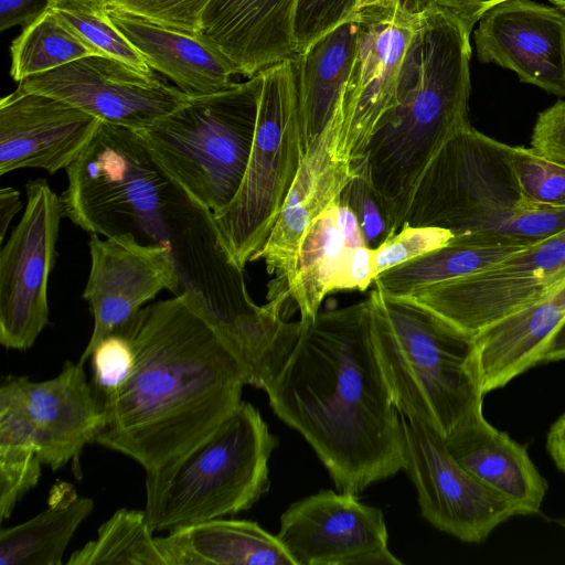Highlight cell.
<instances>
[{
  "instance_id": "1",
  "label": "cell",
  "mask_w": 565,
  "mask_h": 565,
  "mask_svg": "<svg viewBox=\"0 0 565 565\" xmlns=\"http://www.w3.org/2000/svg\"><path fill=\"white\" fill-rule=\"evenodd\" d=\"M65 170L63 215L89 234L166 247L181 295L228 351L253 353L274 338L278 308L254 302L213 212L162 168L139 131L100 121Z\"/></svg>"
},
{
  "instance_id": "2",
  "label": "cell",
  "mask_w": 565,
  "mask_h": 565,
  "mask_svg": "<svg viewBox=\"0 0 565 565\" xmlns=\"http://www.w3.org/2000/svg\"><path fill=\"white\" fill-rule=\"evenodd\" d=\"M265 390L302 435L338 491L359 494L405 468L404 425L379 365L367 298L319 311Z\"/></svg>"
},
{
  "instance_id": "3",
  "label": "cell",
  "mask_w": 565,
  "mask_h": 565,
  "mask_svg": "<svg viewBox=\"0 0 565 565\" xmlns=\"http://www.w3.org/2000/svg\"><path fill=\"white\" fill-rule=\"evenodd\" d=\"M114 331L131 343L126 382L100 398L94 444L146 471L180 457L241 403L245 373L186 294L143 306Z\"/></svg>"
},
{
  "instance_id": "4",
  "label": "cell",
  "mask_w": 565,
  "mask_h": 565,
  "mask_svg": "<svg viewBox=\"0 0 565 565\" xmlns=\"http://www.w3.org/2000/svg\"><path fill=\"white\" fill-rule=\"evenodd\" d=\"M471 33L449 11L430 7L422 24V52L414 60L398 104L377 126L353 167L386 205L395 234L425 169L469 124Z\"/></svg>"
},
{
  "instance_id": "5",
  "label": "cell",
  "mask_w": 565,
  "mask_h": 565,
  "mask_svg": "<svg viewBox=\"0 0 565 565\" xmlns=\"http://www.w3.org/2000/svg\"><path fill=\"white\" fill-rule=\"evenodd\" d=\"M511 148L470 122L461 127L425 169L403 224L439 227L452 234L450 242L487 246H529L564 231L565 210L524 200Z\"/></svg>"
},
{
  "instance_id": "6",
  "label": "cell",
  "mask_w": 565,
  "mask_h": 565,
  "mask_svg": "<svg viewBox=\"0 0 565 565\" xmlns=\"http://www.w3.org/2000/svg\"><path fill=\"white\" fill-rule=\"evenodd\" d=\"M374 352L402 415L444 438L482 409L475 337L377 286L367 296Z\"/></svg>"
},
{
  "instance_id": "7",
  "label": "cell",
  "mask_w": 565,
  "mask_h": 565,
  "mask_svg": "<svg viewBox=\"0 0 565 565\" xmlns=\"http://www.w3.org/2000/svg\"><path fill=\"white\" fill-rule=\"evenodd\" d=\"M258 409L241 401L203 440L146 471V507L153 532L236 514L269 490L268 461L278 446Z\"/></svg>"
},
{
  "instance_id": "8",
  "label": "cell",
  "mask_w": 565,
  "mask_h": 565,
  "mask_svg": "<svg viewBox=\"0 0 565 565\" xmlns=\"http://www.w3.org/2000/svg\"><path fill=\"white\" fill-rule=\"evenodd\" d=\"M258 74L226 89L191 95L139 131L162 168L213 214L236 195L252 151Z\"/></svg>"
},
{
  "instance_id": "9",
  "label": "cell",
  "mask_w": 565,
  "mask_h": 565,
  "mask_svg": "<svg viewBox=\"0 0 565 565\" xmlns=\"http://www.w3.org/2000/svg\"><path fill=\"white\" fill-rule=\"evenodd\" d=\"M256 131L239 189L214 214L233 262L245 268L267 241L305 154L297 55L262 72Z\"/></svg>"
},
{
  "instance_id": "10",
  "label": "cell",
  "mask_w": 565,
  "mask_h": 565,
  "mask_svg": "<svg viewBox=\"0 0 565 565\" xmlns=\"http://www.w3.org/2000/svg\"><path fill=\"white\" fill-rule=\"evenodd\" d=\"M565 284V230L512 253L499 263L406 298L476 335L541 301Z\"/></svg>"
},
{
  "instance_id": "11",
  "label": "cell",
  "mask_w": 565,
  "mask_h": 565,
  "mask_svg": "<svg viewBox=\"0 0 565 565\" xmlns=\"http://www.w3.org/2000/svg\"><path fill=\"white\" fill-rule=\"evenodd\" d=\"M428 1L396 0L354 14L359 24L356 55L339 97L352 168L382 119L398 104L406 54Z\"/></svg>"
},
{
  "instance_id": "12",
  "label": "cell",
  "mask_w": 565,
  "mask_h": 565,
  "mask_svg": "<svg viewBox=\"0 0 565 565\" xmlns=\"http://www.w3.org/2000/svg\"><path fill=\"white\" fill-rule=\"evenodd\" d=\"M26 204L0 252V343L26 350L49 322L47 282L64 216L45 179L25 184Z\"/></svg>"
},
{
  "instance_id": "13",
  "label": "cell",
  "mask_w": 565,
  "mask_h": 565,
  "mask_svg": "<svg viewBox=\"0 0 565 565\" xmlns=\"http://www.w3.org/2000/svg\"><path fill=\"white\" fill-rule=\"evenodd\" d=\"M406 441L404 470L413 481L422 515L437 530L466 543H481L516 515L512 504L470 475L444 437L401 414Z\"/></svg>"
},
{
  "instance_id": "14",
  "label": "cell",
  "mask_w": 565,
  "mask_h": 565,
  "mask_svg": "<svg viewBox=\"0 0 565 565\" xmlns=\"http://www.w3.org/2000/svg\"><path fill=\"white\" fill-rule=\"evenodd\" d=\"M18 87L64 100L100 121L145 130L191 94L117 60L92 55L30 76Z\"/></svg>"
},
{
  "instance_id": "15",
  "label": "cell",
  "mask_w": 565,
  "mask_h": 565,
  "mask_svg": "<svg viewBox=\"0 0 565 565\" xmlns=\"http://www.w3.org/2000/svg\"><path fill=\"white\" fill-rule=\"evenodd\" d=\"M295 565H402L388 548L381 509L332 490L302 498L280 516L276 535Z\"/></svg>"
},
{
  "instance_id": "16",
  "label": "cell",
  "mask_w": 565,
  "mask_h": 565,
  "mask_svg": "<svg viewBox=\"0 0 565 565\" xmlns=\"http://www.w3.org/2000/svg\"><path fill=\"white\" fill-rule=\"evenodd\" d=\"M90 270L83 298L88 302L94 328L79 358L84 364L95 347L117 327L131 319L160 291L182 294L168 249L141 244L130 236L90 234Z\"/></svg>"
},
{
  "instance_id": "17",
  "label": "cell",
  "mask_w": 565,
  "mask_h": 565,
  "mask_svg": "<svg viewBox=\"0 0 565 565\" xmlns=\"http://www.w3.org/2000/svg\"><path fill=\"white\" fill-rule=\"evenodd\" d=\"M354 175L347 148L344 115L338 99L328 125L302 157L275 226L252 260L264 259L268 274L278 276L268 296L286 291L306 232L339 199Z\"/></svg>"
},
{
  "instance_id": "18",
  "label": "cell",
  "mask_w": 565,
  "mask_h": 565,
  "mask_svg": "<svg viewBox=\"0 0 565 565\" xmlns=\"http://www.w3.org/2000/svg\"><path fill=\"white\" fill-rule=\"evenodd\" d=\"M477 57L513 71L521 82L565 96V14L531 0H509L478 21Z\"/></svg>"
},
{
  "instance_id": "19",
  "label": "cell",
  "mask_w": 565,
  "mask_h": 565,
  "mask_svg": "<svg viewBox=\"0 0 565 565\" xmlns=\"http://www.w3.org/2000/svg\"><path fill=\"white\" fill-rule=\"evenodd\" d=\"M100 120L56 97L19 87L0 100V174L66 169L95 135Z\"/></svg>"
},
{
  "instance_id": "20",
  "label": "cell",
  "mask_w": 565,
  "mask_h": 565,
  "mask_svg": "<svg viewBox=\"0 0 565 565\" xmlns=\"http://www.w3.org/2000/svg\"><path fill=\"white\" fill-rule=\"evenodd\" d=\"M2 383L12 390L26 413L40 460L52 470L77 460L102 429V403L79 362L66 361L58 375L46 381L8 375Z\"/></svg>"
},
{
  "instance_id": "21",
  "label": "cell",
  "mask_w": 565,
  "mask_h": 565,
  "mask_svg": "<svg viewBox=\"0 0 565 565\" xmlns=\"http://www.w3.org/2000/svg\"><path fill=\"white\" fill-rule=\"evenodd\" d=\"M298 0H210L201 21L206 36L236 76L252 78L297 55L294 17Z\"/></svg>"
},
{
  "instance_id": "22",
  "label": "cell",
  "mask_w": 565,
  "mask_h": 565,
  "mask_svg": "<svg viewBox=\"0 0 565 565\" xmlns=\"http://www.w3.org/2000/svg\"><path fill=\"white\" fill-rule=\"evenodd\" d=\"M452 457L477 480L509 501L518 515L539 514L547 491L526 448L477 411L445 438Z\"/></svg>"
},
{
  "instance_id": "23",
  "label": "cell",
  "mask_w": 565,
  "mask_h": 565,
  "mask_svg": "<svg viewBox=\"0 0 565 565\" xmlns=\"http://www.w3.org/2000/svg\"><path fill=\"white\" fill-rule=\"evenodd\" d=\"M111 24L148 66L191 95L212 94L232 86L235 71L204 35H191L106 6Z\"/></svg>"
},
{
  "instance_id": "24",
  "label": "cell",
  "mask_w": 565,
  "mask_h": 565,
  "mask_svg": "<svg viewBox=\"0 0 565 565\" xmlns=\"http://www.w3.org/2000/svg\"><path fill=\"white\" fill-rule=\"evenodd\" d=\"M565 321V284L548 297L475 335L483 395L501 388L535 364Z\"/></svg>"
},
{
  "instance_id": "25",
  "label": "cell",
  "mask_w": 565,
  "mask_h": 565,
  "mask_svg": "<svg viewBox=\"0 0 565 565\" xmlns=\"http://www.w3.org/2000/svg\"><path fill=\"white\" fill-rule=\"evenodd\" d=\"M156 542L167 565H295L277 536L246 520L198 522Z\"/></svg>"
},
{
  "instance_id": "26",
  "label": "cell",
  "mask_w": 565,
  "mask_h": 565,
  "mask_svg": "<svg viewBox=\"0 0 565 565\" xmlns=\"http://www.w3.org/2000/svg\"><path fill=\"white\" fill-rule=\"evenodd\" d=\"M358 36L359 24L353 15L297 54L305 152L333 115L355 60Z\"/></svg>"
},
{
  "instance_id": "27",
  "label": "cell",
  "mask_w": 565,
  "mask_h": 565,
  "mask_svg": "<svg viewBox=\"0 0 565 565\" xmlns=\"http://www.w3.org/2000/svg\"><path fill=\"white\" fill-rule=\"evenodd\" d=\"M94 501L70 483L55 484L47 508L34 518L0 531V565H61L79 524Z\"/></svg>"
},
{
  "instance_id": "28",
  "label": "cell",
  "mask_w": 565,
  "mask_h": 565,
  "mask_svg": "<svg viewBox=\"0 0 565 565\" xmlns=\"http://www.w3.org/2000/svg\"><path fill=\"white\" fill-rule=\"evenodd\" d=\"M338 201L320 214L306 232L294 275L285 288L289 300L299 310V321L302 323L315 319L323 299L333 292L348 252L338 228Z\"/></svg>"
},
{
  "instance_id": "29",
  "label": "cell",
  "mask_w": 565,
  "mask_h": 565,
  "mask_svg": "<svg viewBox=\"0 0 565 565\" xmlns=\"http://www.w3.org/2000/svg\"><path fill=\"white\" fill-rule=\"evenodd\" d=\"M526 246H487L450 242L408 263L390 268L373 285L390 296L417 290L483 270Z\"/></svg>"
},
{
  "instance_id": "30",
  "label": "cell",
  "mask_w": 565,
  "mask_h": 565,
  "mask_svg": "<svg viewBox=\"0 0 565 565\" xmlns=\"http://www.w3.org/2000/svg\"><path fill=\"white\" fill-rule=\"evenodd\" d=\"M42 461L32 424L12 390L0 386V519L38 484Z\"/></svg>"
},
{
  "instance_id": "31",
  "label": "cell",
  "mask_w": 565,
  "mask_h": 565,
  "mask_svg": "<svg viewBox=\"0 0 565 565\" xmlns=\"http://www.w3.org/2000/svg\"><path fill=\"white\" fill-rule=\"evenodd\" d=\"M10 52V74L18 84L30 76L97 55L49 8L23 26L12 41Z\"/></svg>"
},
{
  "instance_id": "32",
  "label": "cell",
  "mask_w": 565,
  "mask_h": 565,
  "mask_svg": "<svg viewBox=\"0 0 565 565\" xmlns=\"http://www.w3.org/2000/svg\"><path fill=\"white\" fill-rule=\"evenodd\" d=\"M152 534L145 510H117L66 564L167 565Z\"/></svg>"
},
{
  "instance_id": "33",
  "label": "cell",
  "mask_w": 565,
  "mask_h": 565,
  "mask_svg": "<svg viewBox=\"0 0 565 565\" xmlns=\"http://www.w3.org/2000/svg\"><path fill=\"white\" fill-rule=\"evenodd\" d=\"M47 8L97 55L117 60L142 73H153L143 57L111 24L100 0H49Z\"/></svg>"
},
{
  "instance_id": "34",
  "label": "cell",
  "mask_w": 565,
  "mask_h": 565,
  "mask_svg": "<svg viewBox=\"0 0 565 565\" xmlns=\"http://www.w3.org/2000/svg\"><path fill=\"white\" fill-rule=\"evenodd\" d=\"M511 164L524 200L536 209L565 210V167L532 148H511Z\"/></svg>"
},
{
  "instance_id": "35",
  "label": "cell",
  "mask_w": 565,
  "mask_h": 565,
  "mask_svg": "<svg viewBox=\"0 0 565 565\" xmlns=\"http://www.w3.org/2000/svg\"><path fill=\"white\" fill-rule=\"evenodd\" d=\"M454 236L449 231L433 226L402 227L374 249V274L408 263L447 245ZM374 277V278H375Z\"/></svg>"
},
{
  "instance_id": "36",
  "label": "cell",
  "mask_w": 565,
  "mask_h": 565,
  "mask_svg": "<svg viewBox=\"0 0 565 565\" xmlns=\"http://www.w3.org/2000/svg\"><path fill=\"white\" fill-rule=\"evenodd\" d=\"M339 201L352 210L371 248H377L394 234L390 212L365 177L355 174L342 190Z\"/></svg>"
},
{
  "instance_id": "37",
  "label": "cell",
  "mask_w": 565,
  "mask_h": 565,
  "mask_svg": "<svg viewBox=\"0 0 565 565\" xmlns=\"http://www.w3.org/2000/svg\"><path fill=\"white\" fill-rule=\"evenodd\" d=\"M359 0H298L294 17L296 53L303 52L313 41L351 19Z\"/></svg>"
},
{
  "instance_id": "38",
  "label": "cell",
  "mask_w": 565,
  "mask_h": 565,
  "mask_svg": "<svg viewBox=\"0 0 565 565\" xmlns=\"http://www.w3.org/2000/svg\"><path fill=\"white\" fill-rule=\"evenodd\" d=\"M92 385L98 398L117 391L131 373L135 354L129 340L121 333L113 331L93 350Z\"/></svg>"
},
{
  "instance_id": "39",
  "label": "cell",
  "mask_w": 565,
  "mask_h": 565,
  "mask_svg": "<svg viewBox=\"0 0 565 565\" xmlns=\"http://www.w3.org/2000/svg\"><path fill=\"white\" fill-rule=\"evenodd\" d=\"M210 0H118L109 4L177 31L201 35L203 12Z\"/></svg>"
},
{
  "instance_id": "40",
  "label": "cell",
  "mask_w": 565,
  "mask_h": 565,
  "mask_svg": "<svg viewBox=\"0 0 565 565\" xmlns=\"http://www.w3.org/2000/svg\"><path fill=\"white\" fill-rule=\"evenodd\" d=\"M531 148L537 154L565 167V100H558L539 114Z\"/></svg>"
},
{
  "instance_id": "41",
  "label": "cell",
  "mask_w": 565,
  "mask_h": 565,
  "mask_svg": "<svg viewBox=\"0 0 565 565\" xmlns=\"http://www.w3.org/2000/svg\"><path fill=\"white\" fill-rule=\"evenodd\" d=\"M374 249L367 245L347 252L333 292L366 290L374 281Z\"/></svg>"
},
{
  "instance_id": "42",
  "label": "cell",
  "mask_w": 565,
  "mask_h": 565,
  "mask_svg": "<svg viewBox=\"0 0 565 565\" xmlns=\"http://www.w3.org/2000/svg\"><path fill=\"white\" fill-rule=\"evenodd\" d=\"M49 0H0V30L24 26L47 8Z\"/></svg>"
},
{
  "instance_id": "43",
  "label": "cell",
  "mask_w": 565,
  "mask_h": 565,
  "mask_svg": "<svg viewBox=\"0 0 565 565\" xmlns=\"http://www.w3.org/2000/svg\"><path fill=\"white\" fill-rule=\"evenodd\" d=\"M456 15L472 32L473 26L491 8L509 0H430Z\"/></svg>"
},
{
  "instance_id": "44",
  "label": "cell",
  "mask_w": 565,
  "mask_h": 565,
  "mask_svg": "<svg viewBox=\"0 0 565 565\" xmlns=\"http://www.w3.org/2000/svg\"><path fill=\"white\" fill-rule=\"evenodd\" d=\"M338 228L345 250L367 245L362 228L352 210L338 201ZM369 246V245H367Z\"/></svg>"
},
{
  "instance_id": "45",
  "label": "cell",
  "mask_w": 565,
  "mask_h": 565,
  "mask_svg": "<svg viewBox=\"0 0 565 565\" xmlns=\"http://www.w3.org/2000/svg\"><path fill=\"white\" fill-rule=\"evenodd\" d=\"M546 449L557 468L565 473V413L550 427Z\"/></svg>"
},
{
  "instance_id": "46",
  "label": "cell",
  "mask_w": 565,
  "mask_h": 565,
  "mask_svg": "<svg viewBox=\"0 0 565 565\" xmlns=\"http://www.w3.org/2000/svg\"><path fill=\"white\" fill-rule=\"evenodd\" d=\"M22 204L20 193L11 186L0 190V241L3 242L9 224L20 211Z\"/></svg>"
},
{
  "instance_id": "47",
  "label": "cell",
  "mask_w": 565,
  "mask_h": 565,
  "mask_svg": "<svg viewBox=\"0 0 565 565\" xmlns=\"http://www.w3.org/2000/svg\"><path fill=\"white\" fill-rule=\"evenodd\" d=\"M565 359V321L554 333L540 355L539 363L555 362Z\"/></svg>"
},
{
  "instance_id": "48",
  "label": "cell",
  "mask_w": 565,
  "mask_h": 565,
  "mask_svg": "<svg viewBox=\"0 0 565 565\" xmlns=\"http://www.w3.org/2000/svg\"><path fill=\"white\" fill-rule=\"evenodd\" d=\"M388 4V0H359L356 11L373 7L386 6ZM355 11V12H356Z\"/></svg>"
},
{
  "instance_id": "49",
  "label": "cell",
  "mask_w": 565,
  "mask_h": 565,
  "mask_svg": "<svg viewBox=\"0 0 565 565\" xmlns=\"http://www.w3.org/2000/svg\"><path fill=\"white\" fill-rule=\"evenodd\" d=\"M548 1L552 2L558 9L565 11V0H548Z\"/></svg>"
},
{
  "instance_id": "50",
  "label": "cell",
  "mask_w": 565,
  "mask_h": 565,
  "mask_svg": "<svg viewBox=\"0 0 565 565\" xmlns=\"http://www.w3.org/2000/svg\"><path fill=\"white\" fill-rule=\"evenodd\" d=\"M100 1L106 7V6L116 3L118 0H100Z\"/></svg>"
},
{
  "instance_id": "51",
  "label": "cell",
  "mask_w": 565,
  "mask_h": 565,
  "mask_svg": "<svg viewBox=\"0 0 565 565\" xmlns=\"http://www.w3.org/2000/svg\"><path fill=\"white\" fill-rule=\"evenodd\" d=\"M396 0H388V4L395 2Z\"/></svg>"
}]
</instances>
